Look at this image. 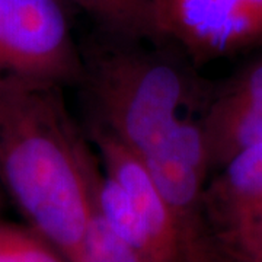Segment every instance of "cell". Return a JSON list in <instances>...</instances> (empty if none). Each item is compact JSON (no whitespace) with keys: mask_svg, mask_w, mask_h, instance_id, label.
<instances>
[{"mask_svg":"<svg viewBox=\"0 0 262 262\" xmlns=\"http://www.w3.org/2000/svg\"><path fill=\"white\" fill-rule=\"evenodd\" d=\"M98 172L60 86L0 77V184L69 262L82 261Z\"/></svg>","mask_w":262,"mask_h":262,"instance_id":"6da1fadb","label":"cell"},{"mask_svg":"<svg viewBox=\"0 0 262 262\" xmlns=\"http://www.w3.org/2000/svg\"><path fill=\"white\" fill-rule=\"evenodd\" d=\"M82 48L79 86L101 131L144 158L194 110L210 88L191 58L175 44L146 42L103 34Z\"/></svg>","mask_w":262,"mask_h":262,"instance_id":"7a4b0ae2","label":"cell"},{"mask_svg":"<svg viewBox=\"0 0 262 262\" xmlns=\"http://www.w3.org/2000/svg\"><path fill=\"white\" fill-rule=\"evenodd\" d=\"M143 159L172 214L182 262H227L207 210L210 166L198 118L181 120Z\"/></svg>","mask_w":262,"mask_h":262,"instance_id":"3957f363","label":"cell"},{"mask_svg":"<svg viewBox=\"0 0 262 262\" xmlns=\"http://www.w3.org/2000/svg\"><path fill=\"white\" fill-rule=\"evenodd\" d=\"M83 72L63 0H0V77L72 86Z\"/></svg>","mask_w":262,"mask_h":262,"instance_id":"277c9868","label":"cell"},{"mask_svg":"<svg viewBox=\"0 0 262 262\" xmlns=\"http://www.w3.org/2000/svg\"><path fill=\"white\" fill-rule=\"evenodd\" d=\"M169 42L194 64L262 47V0H156Z\"/></svg>","mask_w":262,"mask_h":262,"instance_id":"5b68a950","label":"cell"},{"mask_svg":"<svg viewBox=\"0 0 262 262\" xmlns=\"http://www.w3.org/2000/svg\"><path fill=\"white\" fill-rule=\"evenodd\" d=\"M210 172L262 143V57L211 88L200 110Z\"/></svg>","mask_w":262,"mask_h":262,"instance_id":"8992f818","label":"cell"},{"mask_svg":"<svg viewBox=\"0 0 262 262\" xmlns=\"http://www.w3.org/2000/svg\"><path fill=\"white\" fill-rule=\"evenodd\" d=\"M103 170L130 196L149 232L156 262H182L172 214L143 158L114 137L91 131Z\"/></svg>","mask_w":262,"mask_h":262,"instance_id":"52a82bcc","label":"cell"},{"mask_svg":"<svg viewBox=\"0 0 262 262\" xmlns=\"http://www.w3.org/2000/svg\"><path fill=\"white\" fill-rule=\"evenodd\" d=\"M206 203L220 241L262 211V143L215 172L207 182Z\"/></svg>","mask_w":262,"mask_h":262,"instance_id":"ba28073f","label":"cell"},{"mask_svg":"<svg viewBox=\"0 0 262 262\" xmlns=\"http://www.w3.org/2000/svg\"><path fill=\"white\" fill-rule=\"evenodd\" d=\"M94 19L103 34L113 37L169 42L160 24L156 0H63Z\"/></svg>","mask_w":262,"mask_h":262,"instance_id":"9c48e42d","label":"cell"},{"mask_svg":"<svg viewBox=\"0 0 262 262\" xmlns=\"http://www.w3.org/2000/svg\"><path fill=\"white\" fill-rule=\"evenodd\" d=\"M95 204L105 223L141 262H156L149 232L136 206L124 188L101 170L95 179Z\"/></svg>","mask_w":262,"mask_h":262,"instance_id":"30bf717a","label":"cell"},{"mask_svg":"<svg viewBox=\"0 0 262 262\" xmlns=\"http://www.w3.org/2000/svg\"><path fill=\"white\" fill-rule=\"evenodd\" d=\"M0 262H69L31 226L0 220Z\"/></svg>","mask_w":262,"mask_h":262,"instance_id":"8fae6325","label":"cell"},{"mask_svg":"<svg viewBox=\"0 0 262 262\" xmlns=\"http://www.w3.org/2000/svg\"><path fill=\"white\" fill-rule=\"evenodd\" d=\"M80 262H141L105 223L96 204L86 234Z\"/></svg>","mask_w":262,"mask_h":262,"instance_id":"7c38bea8","label":"cell"},{"mask_svg":"<svg viewBox=\"0 0 262 262\" xmlns=\"http://www.w3.org/2000/svg\"><path fill=\"white\" fill-rule=\"evenodd\" d=\"M222 244L229 255H233L244 262H255L262 258V211L233 232L226 234Z\"/></svg>","mask_w":262,"mask_h":262,"instance_id":"4fadbf2b","label":"cell"},{"mask_svg":"<svg viewBox=\"0 0 262 262\" xmlns=\"http://www.w3.org/2000/svg\"><path fill=\"white\" fill-rule=\"evenodd\" d=\"M255 262H262V258H261V259H258V261H255Z\"/></svg>","mask_w":262,"mask_h":262,"instance_id":"5bb4252c","label":"cell"}]
</instances>
